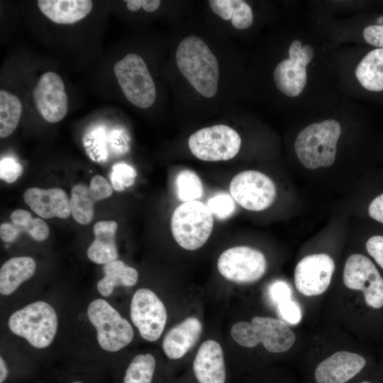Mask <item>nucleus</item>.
<instances>
[{"label":"nucleus","instance_id":"obj_34","mask_svg":"<svg viewBox=\"0 0 383 383\" xmlns=\"http://www.w3.org/2000/svg\"><path fill=\"white\" fill-rule=\"evenodd\" d=\"M280 316L291 324H297L301 320V310L296 301L292 299L282 301L277 304Z\"/></svg>","mask_w":383,"mask_h":383},{"label":"nucleus","instance_id":"obj_40","mask_svg":"<svg viewBox=\"0 0 383 383\" xmlns=\"http://www.w3.org/2000/svg\"><path fill=\"white\" fill-rule=\"evenodd\" d=\"M10 218L14 225L19 229L26 231L28 223L33 219L30 213L24 209H16L11 213Z\"/></svg>","mask_w":383,"mask_h":383},{"label":"nucleus","instance_id":"obj_13","mask_svg":"<svg viewBox=\"0 0 383 383\" xmlns=\"http://www.w3.org/2000/svg\"><path fill=\"white\" fill-rule=\"evenodd\" d=\"M334 270V261L328 255L320 253L307 255L296 266V288L307 296L320 295L328 288Z\"/></svg>","mask_w":383,"mask_h":383},{"label":"nucleus","instance_id":"obj_38","mask_svg":"<svg viewBox=\"0 0 383 383\" xmlns=\"http://www.w3.org/2000/svg\"><path fill=\"white\" fill-rule=\"evenodd\" d=\"M269 294L272 300L278 304L282 301L291 299L292 289L286 282L276 281L270 286Z\"/></svg>","mask_w":383,"mask_h":383},{"label":"nucleus","instance_id":"obj_2","mask_svg":"<svg viewBox=\"0 0 383 383\" xmlns=\"http://www.w3.org/2000/svg\"><path fill=\"white\" fill-rule=\"evenodd\" d=\"M340 125L333 119L312 123L297 135L294 149L300 162L308 169L331 166L335 159Z\"/></svg>","mask_w":383,"mask_h":383},{"label":"nucleus","instance_id":"obj_46","mask_svg":"<svg viewBox=\"0 0 383 383\" xmlns=\"http://www.w3.org/2000/svg\"><path fill=\"white\" fill-rule=\"evenodd\" d=\"M372 377H367L366 378H362L356 383H383V373H377Z\"/></svg>","mask_w":383,"mask_h":383},{"label":"nucleus","instance_id":"obj_29","mask_svg":"<svg viewBox=\"0 0 383 383\" xmlns=\"http://www.w3.org/2000/svg\"><path fill=\"white\" fill-rule=\"evenodd\" d=\"M175 188L178 199L183 202L198 201L204 194L201 179L190 170H183L177 174Z\"/></svg>","mask_w":383,"mask_h":383},{"label":"nucleus","instance_id":"obj_37","mask_svg":"<svg viewBox=\"0 0 383 383\" xmlns=\"http://www.w3.org/2000/svg\"><path fill=\"white\" fill-rule=\"evenodd\" d=\"M27 232L34 240L37 241L45 240L49 235V227L41 218H33L26 228Z\"/></svg>","mask_w":383,"mask_h":383},{"label":"nucleus","instance_id":"obj_23","mask_svg":"<svg viewBox=\"0 0 383 383\" xmlns=\"http://www.w3.org/2000/svg\"><path fill=\"white\" fill-rule=\"evenodd\" d=\"M104 276L97 283V290L103 296L112 294L116 287H132L138 279L137 270L121 260H114L104 265Z\"/></svg>","mask_w":383,"mask_h":383},{"label":"nucleus","instance_id":"obj_25","mask_svg":"<svg viewBox=\"0 0 383 383\" xmlns=\"http://www.w3.org/2000/svg\"><path fill=\"white\" fill-rule=\"evenodd\" d=\"M211 10L225 21L231 20L234 28L242 30L250 27L253 14L250 6L241 0H210Z\"/></svg>","mask_w":383,"mask_h":383},{"label":"nucleus","instance_id":"obj_18","mask_svg":"<svg viewBox=\"0 0 383 383\" xmlns=\"http://www.w3.org/2000/svg\"><path fill=\"white\" fill-rule=\"evenodd\" d=\"M202 331V323L196 317H188L172 328L162 341L167 358L175 360L184 357L199 340Z\"/></svg>","mask_w":383,"mask_h":383},{"label":"nucleus","instance_id":"obj_5","mask_svg":"<svg viewBox=\"0 0 383 383\" xmlns=\"http://www.w3.org/2000/svg\"><path fill=\"white\" fill-rule=\"evenodd\" d=\"M170 227L180 247L195 250L209 238L213 228V215L207 204L200 201L182 202L172 213Z\"/></svg>","mask_w":383,"mask_h":383},{"label":"nucleus","instance_id":"obj_1","mask_svg":"<svg viewBox=\"0 0 383 383\" xmlns=\"http://www.w3.org/2000/svg\"><path fill=\"white\" fill-rule=\"evenodd\" d=\"M178 69L202 96L213 97L218 91V62L207 44L199 36L185 37L176 50Z\"/></svg>","mask_w":383,"mask_h":383},{"label":"nucleus","instance_id":"obj_26","mask_svg":"<svg viewBox=\"0 0 383 383\" xmlns=\"http://www.w3.org/2000/svg\"><path fill=\"white\" fill-rule=\"evenodd\" d=\"M119 383H155L157 361L150 353L134 356L121 374Z\"/></svg>","mask_w":383,"mask_h":383},{"label":"nucleus","instance_id":"obj_20","mask_svg":"<svg viewBox=\"0 0 383 383\" xmlns=\"http://www.w3.org/2000/svg\"><path fill=\"white\" fill-rule=\"evenodd\" d=\"M118 224L114 221H100L94 226V240L87 252L88 258L99 265L116 260L118 255L116 244Z\"/></svg>","mask_w":383,"mask_h":383},{"label":"nucleus","instance_id":"obj_10","mask_svg":"<svg viewBox=\"0 0 383 383\" xmlns=\"http://www.w3.org/2000/svg\"><path fill=\"white\" fill-rule=\"evenodd\" d=\"M217 267L226 279L238 284H249L262 277L267 270V260L260 250L240 245L222 252Z\"/></svg>","mask_w":383,"mask_h":383},{"label":"nucleus","instance_id":"obj_36","mask_svg":"<svg viewBox=\"0 0 383 383\" xmlns=\"http://www.w3.org/2000/svg\"><path fill=\"white\" fill-rule=\"evenodd\" d=\"M366 250L383 270V235L370 237L366 243Z\"/></svg>","mask_w":383,"mask_h":383},{"label":"nucleus","instance_id":"obj_39","mask_svg":"<svg viewBox=\"0 0 383 383\" xmlns=\"http://www.w3.org/2000/svg\"><path fill=\"white\" fill-rule=\"evenodd\" d=\"M362 34L369 44L383 48V25L369 26L364 29Z\"/></svg>","mask_w":383,"mask_h":383},{"label":"nucleus","instance_id":"obj_43","mask_svg":"<svg viewBox=\"0 0 383 383\" xmlns=\"http://www.w3.org/2000/svg\"><path fill=\"white\" fill-rule=\"evenodd\" d=\"M57 383H91L90 381H89V379L84 377H77V376H62V377H57Z\"/></svg>","mask_w":383,"mask_h":383},{"label":"nucleus","instance_id":"obj_41","mask_svg":"<svg viewBox=\"0 0 383 383\" xmlns=\"http://www.w3.org/2000/svg\"><path fill=\"white\" fill-rule=\"evenodd\" d=\"M368 213L372 218L383 223V194L372 201L368 208Z\"/></svg>","mask_w":383,"mask_h":383},{"label":"nucleus","instance_id":"obj_8","mask_svg":"<svg viewBox=\"0 0 383 383\" xmlns=\"http://www.w3.org/2000/svg\"><path fill=\"white\" fill-rule=\"evenodd\" d=\"M241 139L230 126L223 124L206 127L190 135L188 145L198 159L207 162L226 161L239 152Z\"/></svg>","mask_w":383,"mask_h":383},{"label":"nucleus","instance_id":"obj_28","mask_svg":"<svg viewBox=\"0 0 383 383\" xmlns=\"http://www.w3.org/2000/svg\"><path fill=\"white\" fill-rule=\"evenodd\" d=\"M95 202L87 185L83 184L74 185L72 189L70 203L71 214L74 219L82 225L89 223L94 217Z\"/></svg>","mask_w":383,"mask_h":383},{"label":"nucleus","instance_id":"obj_17","mask_svg":"<svg viewBox=\"0 0 383 383\" xmlns=\"http://www.w3.org/2000/svg\"><path fill=\"white\" fill-rule=\"evenodd\" d=\"M23 199L43 218H67L71 213L70 200L66 192L60 188L31 187L25 191Z\"/></svg>","mask_w":383,"mask_h":383},{"label":"nucleus","instance_id":"obj_30","mask_svg":"<svg viewBox=\"0 0 383 383\" xmlns=\"http://www.w3.org/2000/svg\"><path fill=\"white\" fill-rule=\"evenodd\" d=\"M136 176L137 172L132 166L126 163L116 164L110 177L111 185L115 190L123 191L133 185Z\"/></svg>","mask_w":383,"mask_h":383},{"label":"nucleus","instance_id":"obj_6","mask_svg":"<svg viewBox=\"0 0 383 383\" xmlns=\"http://www.w3.org/2000/svg\"><path fill=\"white\" fill-rule=\"evenodd\" d=\"M87 314L96 329L98 344L104 350L115 353L132 341L134 335L132 326L106 300L91 301Z\"/></svg>","mask_w":383,"mask_h":383},{"label":"nucleus","instance_id":"obj_47","mask_svg":"<svg viewBox=\"0 0 383 383\" xmlns=\"http://www.w3.org/2000/svg\"><path fill=\"white\" fill-rule=\"evenodd\" d=\"M126 2L127 8L131 11H137L141 6V0H128Z\"/></svg>","mask_w":383,"mask_h":383},{"label":"nucleus","instance_id":"obj_44","mask_svg":"<svg viewBox=\"0 0 383 383\" xmlns=\"http://www.w3.org/2000/svg\"><path fill=\"white\" fill-rule=\"evenodd\" d=\"M160 5L159 0H141V6L146 12L156 11Z\"/></svg>","mask_w":383,"mask_h":383},{"label":"nucleus","instance_id":"obj_9","mask_svg":"<svg viewBox=\"0 0 383 383\" xmlns=\"http://www.w3.org/2000/svg\"><path fill=\"white\" fill-rule=\"evenodd\" d=\"M343 282L348 288L362 293L367 307L373 310L383 308V277L365 255L353 254L347 259Z\"/></svg>","mask_w":383,"mask_h":383},{"label":"nucleus","instance_id":"obj_3","mask_svg":"<svg viewBox=\"0 0 383 383\" xmlns=\"http://www.w3.org/2000/svg\"><path fill=\"white\" fill-rule=\"evenodd\" d=\"M9 330L30 345L43 349L51 345L58 327L55 309L48 302L36 301L14 311L8 319Z\"/></svg>","mask_w":383,"mask_h":383},{"label":"nucleus","instance_id":"obj_14","mask_svg":"<svg viewBox=\"0 0 383 383\" xmlns=\"http://www.w3.org/2000/svg\"><path fill=\"white\" fill-rule=\"evenodd\" d=\"M35 107L50 123L62 120L68 110V99L62 78L54 72L44 73L33 90Z\"/></svg>","mask_w":383,"mask_h":383},{"label":"nucleus","instance_id":"obj_22","mask_svg":"<svg viewBox=\"0 0 383 383\" xmlns=\"http://www.w3.org/2000/svg\"><path fill=\"white\" fill-rule=\"evenodd\" d=\"M273 76L277 89L290 97L299 95L306 84V67L289 58L276 66Z\"/></svg>","mask_w":383,"mask_h":383},{"label":"nucleus","instance_id":"obj_33","mask_svg":"<svg viewBox=\"0 0 383 383\" xmlns=\"http://www.w3.org/2000/svg\"><path fill=\"white\" fill-rule=\"evenodd\" d=\"M89 192L95 201L109 198L113 193L111 185L101 175H95L91 179Z\"/></svg>","mask_w":383,"mask_h":383},{"label":"nucleus","instance_id":"obj_15","mask_svg":"<svg viewBox=\"0 0 383 383\" xmlns=\"http://www.w3.org/2000/svg\"><path fill=\"white\" fill-rule=\"evenodd\" d=\"M367 359L357 353L338 351L320 362L313 372L314 383H349L367 367Z\"/></svg>","mask_w":383,"mask_h":383},{"label":"nucleus","instance_id":"obj_45","mask_svg":"<svg viewBox=\"0 0 383 383\" xmlns=\"http://www.w3.org/2000/svg\"><path fill=\"white\" fill-rule=\"evenodd\" d=\"M9 374V366L2 355L0 356V383H5Z\"/></svg>","mask_w":383,"mask_h":383},{"label":"nucleus","instance_id":"obj_16","mask_svg":"<svg viewBox=\"0 0 383 383\" xmlns=\"http://www.w3.org/2000/svg\"><path fill=\"white\" fill-rule=\"evenodd\" d=\"M192 372L196 383H226V367L219 343L207 340L200 345L192 363Z\"/></svg>","mask_w":383,"mask_h":383},{"label":"nucleus","instance_id":"obj_19","mask_svg":"<svg viewBox=\"0 0 383 383\" xmlns=\"http://www.w3.org/2000/svg\"><path fill=\"white\" fill-rule=\"evenodd\" d=\"M42 13L58 24H72L85 18L91 12L93 2L89 0H38Z\"/></svg>","mask_w":383,"mask_h":383},{"label":"nucleus","instance_id":"obj_11","mask_svg":"<svg viewBox=\"0 0 383 383\" xmlns=\"http://www.w3.org/2000/svg\"><path fill=\"white\" fill-rule=\"evenodd\" d=\"M229 190L238 204L252 211L267 209L277 196L273 181L267 175L255 170H245L235 175Z\"/></svg>","mask_w":383,"mask_h":383},{"label":"nucleus","instance_id":"obj_31","mask_svg":"<svg viewBox=\"0 0 383 383\" xmlns=\"http://www.w3.org/2000/svg\"><path fill=\"white\" fill-rule=\"evenodd\" d=\"M235 201L227 193H219L209 199L207 206L212 214L219 219H226L235 210Z\"/></svg>","mask_w":383,"mask_h":383},{"label":"nucleus","instance_id":"obj_24","mask_svg":"<svg viewBox=\"0 0 383 383\" xmlns=\"http://www.w3.org/2000/svg\"><path fill=\"white\" fill-rule=\"evenodd\" d=\"M355 74L361 85L367 90H383V48L368 52L358 64Z\"/></svg>","mask_w":383,"mask_h":383},{"label":"nucleus","instance_id":"obj_42","mask_svg":"<svg viewBox=\"0 0 383 383\" xmlns=\"http://www.w3.org/2000/svg\"><path fill=\"white\" fill-rule=\"evenodd\" d=\"M21 230L13 223H4L0 226L1 239L4 242H13L18 237Z\"/></svg>","mask_w":383,"mask_h":383},{"label":"nucleus","instance_id":"obj_27","mask_svg":"<svg viewBox=\"0 0 383 383\" xmlns=\"http://www.w3.org/2000/svg\"><path fill=\"white\" fill-rule=\"evenodd\" d=\"M22 113V104L15 94L0 91V137H9L17 128Z\"/></svg>","mask_w":383,"mask_h":383},{"label":"nucleus","instance_id":"obj_4","mask_svg":"<svg viewBox=\"0 0 383 383\" xmlns=\"http://www.w3.org/2000/svg\"><path fill=\"white\" fill-rule=\"evenodd\" d=\"M232 338L244 348H254L262 343L272 353L289 350L295 342V334L282 320L255 316L251 322L239 321L231 329Z\"/></svg>","mask_w":383,"mask_h":383},{"label":"nucleus","instance_id":"obj_7","mask_svg":"<svg viewBox=\"0 0 383 383\" xmlns=\"http://www.w3.org/2000/svg\"><path fill=\"white\" fill-rule=\"evenodd\" d=\"M113 72L126 98L140 109L150 107L156 98L154 81L143 58L128 53L116 62Z\"/></svg>","mask_w":383,"mask_h":383},{"label":"nucleus","instance_id":"obj_32","mask_svg":"<svg viewBox=\"0 0 383 383\" xmlns=\"http://www.w3.org/2000/svg\"><path fill=\"white\" fill-rule=\"evenodd\" d=\"M313 53V49L310 45L302 47L301 41L298 40H294L289 49V59L305 67L311 61Z\"/></svg>","mask_w":383,"mask_h":383},{"label":"nucleus","instance_id":"obj_35","mask_svg":"<svg viewBox=\"0 0 383 383\" xmlns=\"http://www.w3.org/2000/svg\"><path fill=\"white\" fill-rule=\"evenodd\" d=\"M22 166L13 159L6 157L1 160L0 177L7 183H13L21 176Z\"/></svg>","mask_w":383,"mask_h":383},{"label":"nucleus","instance_id":"obj_21","mask_svg":"<svg viewBox=\"0 0 383 383\" xmlns=\"http://www.w3.org/2000/svg\"><path fill=\"white\" fill-rule=\"evenodd\" d=\"M36 264L30 257H15L6 261L0 269V294H12L18 287L33 277Z\"/></svg>","mask_w":383,"mask_h":383},{"label":"nucleus","instance_id":"obj_12","mask_svg":"<svg viewBox=\"0 0 383 383\" xmlns=\"http://www.w3.org/2000/svg\"><path fill=\"white\" fill-rule=\"evenodd\" d=\"M131 318L141 337L149 341L158 340L167 322V310L157 294L150 289L140 288L133 295Z\"/></svg>","mask_w":383,"mask_h":383}]
</instances>
